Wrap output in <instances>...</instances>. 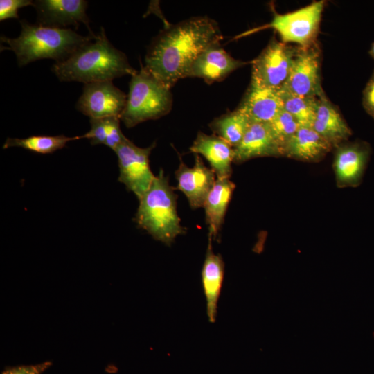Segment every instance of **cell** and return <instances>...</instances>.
<instances>
[{
	"label": "cell",
	"instance_id": "30bf717a",
	"mask_svg": "<svg viewBox=\"0 0 374 374\" xmlns=\"http://www.w3.org/2000/svg\"><path fill=\"white\" fill-rule=\"evenodd\" d=\"M127 95L117 88L112 80L84 84L76 109L90 119L121 117Z\"/></svg>",
	"mask_w": 374,
	"mask_h": 374
},
{
	"label": "cell",
	"instance_id": "4316f807",
	"mask_svg": "<svg viewBox=\"0 0 374 374\" xmlns=\"http://www.w3.org/2000/svg\"><path fill=\"white\" fill-rule=\"evenodd\" d=\"M30 0H1L0 1V21L10 18L18 19V10L24 7L33 6Z\"/></svg>",
	"mask_w": 374,
	"mask_h": 374
},
{
	"label": "cell",
	"instance_id": "52a82bcc",
	"mask_svg": "<svg viewBox=\"0 0 374 374\" xmlns=\"http://www.w3.org/2000/svg\"><path fill=\"white\" fill-rule=\"evenodd\" d=\"M154 146L155 143L147 148H141L126 138L114 150L118 157V181L139 200L150 188L155 178L149 160Z\"/></svg>",
	"mask_w": 374,
	"mask_h": 374
},
{
	"label": "cell",
	"instance_id": "d4e9b609",
	"mask_svg": "<svg viewBox=\"0 0 374 374\" xmlns=\"http://www.w3.org/2000/svg\"><path fill=\"white\" fill-rule=\"evenodd\" d=\"M283 109L291 114L301 127H312L318 104V97H302L280 89Z\"/></svg>",
	"mask_w": 374,
	"mask_h": 374
},
{
	"label": "cell",
	"instance_id": "ffe728a7",
	"mask_svg": "<svg viewBox=\"0 0 374 374\" xmlns=\"http://www.w3.org/2000/svg\"><path fill=\"white\" fill-rule=\"evenodd\" d=\"M235 187L229 179L217 178L204 202L203 207L208 226V234L213 240L221 230Z\"/></svg>",
	"mask_w": 374,
	"mask_h": 374
},
{
	"label": "cell",
	"instance_id": "3957f363",
	"mask_svg": "<svg viewBox=\"0 0 374 374\" xmlns=\"http://www.w3.org/2000/svg\"><path fill=\"white\" fill-rule=\"evenodd\" d=\"M21 30L15 38L1 37V42L16 55L19 66L42 59L62 62L96 35L83 36L69 28H59L20 21Z\"/></svg>",
	"mask_w": 374,
	"mask_h": 374
},
{
	"label": "cell",
	"instance_id": "8fae6325",
	"mask_svg": "<svg viewBox=\"0 0 374 374\" xmlns=\"http://www.w3.org/2000/svg\"><path fill=\"white\" fill-rule=\"evenodd\" d=\"M88 3L84 0H37L33 6L37 12L38 24L53 28H67L68 26L84 24L91 35L90 20L86 10Z\"/></svg>",
	"mask_w": 374,
	"mask_h": 374
},
{
	"label": "cell",
	"instance_id": "8992f818",
	"mask_svg": "<svg viewBox=\"0 0 374 374\" xmlns=\"http://www.w3.org/2000/svg\"><path fill=\"white\" fill-rule=\"evenodd\" d=\"M325 1L311 4L285 14H275L271 21L257 30L272 28L278 33L283 43H295L307 47L315 42L319 31Z\"/></svg>",
	"mask_w": 374,
	"mask_h": 374
},
{
	"label": "cell",
	"instance_id": "5b68a950",
	"mask_svg": "<svg viewBox=\"0 0 374 374\" xmlns=\"http://www.w3.org/2000/svg\"><path fill=\"white\" fill-rule=\"evenodd\" d=\"M172 106L170 88L141 66L131 76L126 104L120 119L130 128L166 115Z\"/></svg>",
	"mask_w": 374,
	"mask_h": 374
},
{
	"label": "cell",
	"instance_id": "9c48e42d",
	"mask_svg": "<svg viewBox=\"0 0 374 374\" xmlns=\"http://www.w3.org/2000/svg\"><path fill=\"white\" fill-rule=\"evenodd\" d=\"M280 89L302 97H319L323 93L320 80V51L315 43L296 50L290 75Z\"/></svg>",
	"mask_w": 374,
	"mask_h": 374
},
{
	"label": "cell",
	"instance_id": "ba28073f",
	"mask_svg": "<svg viewBox=\"0 0 374 374\" xmlns=\"http://www.w3.org/2000/svg\"><path fill=\"white\" fill-rule=\"evenodd\" d=\"M296 50L283 42L271 40L252 64L251 80L280 89L290 75Z\"/></svg>",
	"mask_w": 374,
	"mask_h": 374
},
{
	"label": "cell",
	"instance_id": "7a4b0ae2",
	"mask_svg": "<svg viewBox=\"0 0 374 374\" xmlns=\"http://www.w3.org/2000/svg\"><path fill=\"white\" fill-rule=\"evenodd\" d=\"M51 70L60 81L84 84L132 76L137 71L130 65L125 54L110 43L103 28L94 39L66 60L55 62Z\"/></svg>",
	"mask_w": 374,
	"mask_h": 374
},
{
	"label": "cell",
	"instance_id": "603a6c76",
	"mask_svg": "<svg viewBox=\"0 0 374 374\" xmlns=\"http://www.w3.org/2000/svg\"><path fill=\"white\" fill-rule=\"evenodd\" d=\"M120 121L116 116L90 119L91 129L80 138L89 139L91 145L103 144L114 151L126 139Z\"/></svg>",
	"mask_w": 374,
	"mask_h": 374
},
{
	"label": "cell",
	"instance_id": "cb8c5ba5",
	"mask_svg": "<svg viewBox=\"0 0 374 374\" xmlns=\"http://www.w3.org/2000/svg\"><path fill=\"white\" fill-rule=\"evenodd\" d=\"M80 139V136L69 137L65 135H34L26 138H8L3 148H21L39 154H51L63 148L67 143Z\"/></svg>",
	"mask_w": 374,
	"mask_h": 374
},
{
	"label": "cell",
	"instance_id": "83f0119b",
	"mask_svg": "<svg viewBox=\"0 0 374 374\" xmlns=\"http://www.w3.org/2000/svg\"><path fill=\"white\" fill-rule=\"evenodd\" d=\"M52 365L50 361L30 365H20L6 368L1 374H42Z\"/></svg>",
	"mask_w": 374,
	"mask_h": 374
},
{
	"label": "cell",
	"instance_id": "f1b7e54d",
	"mask_svg": "<svg viewBox=\"0 0 374 374\" xmlns=\"http://www.w3.org/2000/svg\"><path fill=\"white\" fill-rule=\"evenodd\" d=\"M363 106L374 119V71L363 92Z\"/></svg>",
	"mask_w": 374,
	"mask_h": 374
},
{
	"label": "cell",
	"instance_id": "9a60e30c",
	"mask_svg": "<svg viewBox=\"0 0 374 374\" xmlns=\"http://www.w3.org/2000/svg\"><path fill=\"white\" fill-rule=\"evenodd\" d=\"M238 109L251 123L271 122L283 109L280 89L260 85L252 80Z\"/></svg>",
	"mask_w": 374,
	"mask_h": 374
},
{
	"label": "cell",
	"instance_id": "484cf974",
	"mask_svg": "<svg viewBox=\"0 0 374 374\" xmlns=\"http://www.w3.org/2000/svg\"><path fill=\"white\" fill-rule=\"evenodd\" d=\"M268 123L275 137L282 145L283 151L286 142L301 127L297 120L283 109L271 122Z\"/></svg>",
	"mask_w": 374,
	"mask_h": 374
},
{
	"label": "cell",
	"instance_id": "2e32d148",
	"mask_svg": "<svg viewBox=\"0 0 374 374\" xmlns=\"http://www.w3.org/2000/svg\"><path fill=\"white\" fill-rule=\"evenodd\" d=\"M190 150L202 155L210 163L217 179H229L232 173L233 148L215 134L199 132Z\"/></svg>",
	"mask_w": 374,
	"mask_h": 374
},
{
	"label": "cell",
	"instance_id": "277c9868",
	"mask_svg": "<svg viewBox=\"0 0 374 374\" xmlns=\"http://www.w3.org/2000/svg\"><path fill=\"white\" fill-rule=\"evenodd\" d=\"M135 221L154 240L170 246L185 233L177 210V195L163 170L139 200Z\"/></svg>",
	"mask_w": 374,
	"mask_h": 374
},
{
	"label": "cell",
	"instance_id": "7c38bea8",
	"mask_svg": "<svg viewBox=\"0 0 374 374\" xmlns=\"http://www.w3.org/2000/svg\"><path fill=\"white\" fill-rule=\"evenodd\" d=\"M175 177L177 180V189L186 195L193 209L203 207L217 179L215 172L204 163L198 154L195 156V164L192 168L187 166L180 159Z\"/></svg>",
	"mask_w": 374,
	"mask_h": 374
},
{
	"label": "cell",
	"instance_id": "7402d4cb",
	"mask_svg": "<svg viewBox=\"0 0 374 374\" xmlns=\"http://www.w3.org/2000/svg\"><path fill=\"white\" fill-rule=\"evenodd\" d=\"M251 123L247 116L237 108L214 118L208 127L213 134L234 148L241 141Z\"/></svg>",
	"mask_w": 374,
	"mask_h": 374
},
{
	"label": "cell",
	"instance_id": "e0dca14e",
	"mask_svg": "<svg viewBox=\"0 0 374 374\" xmlns=\"http://www.w3.org/2000/svg\"><path fill=\"white\" fill-rule=\"evenodd\" d=\"M212 236L208 234V244L202 270L204 292L206 299L208 321L215 323L217 306L224 274V262L220 254L212 250Z\"/></svg>",
	"mask_w": 374,
	"mask_h": 374
},
{
	"label": "cell",
	"instance_id": "ac0fdd59",
	"mask_svg": "<svg viewBox=\"0 0 374 374\" xmlns=\"http://www.w3.org/2000/svg\"><path fill=\"white\" fill-rule=\"evenodd\" d=\"M312 128L332 146L338 145L351 135V130L324 93L318 97Z\"/></svg>",
	"mask_w": 374,
	"mask_h": 374
},
{
	"label": "cell",
	"instance_id": "6da1fadb",
	"mask_svg": "<svg viewBox=\"0 0 374 374\" xmlns=\"http://www.w3.org/2000/svg\"><path fill=\"white\" fill-rule=\"evenodd\" d=\"M222 39L217 23L198 16L171 24L148 46L145 69L168 87L187 78L195 60L208 47Z\"/></svg>",
	"mask_w": 374,
	"mask_h": 374
},
{
	"label": "cell",
	"instance_id": "f546056e",
	"mask_svg": "<svg viewBox=\"0 0 374 374\" xmlns=\"http://www.w3.org/2000/svg\"><path fill=\"white\" fill-rule=\"evenodd\" d=\"M370 53V55H371V57L374 59V42L373 43L371 47V50L369 51Z\"/></svg>",
	"mask_w": 374,
	"mask_h": 374
},
{
	"label": "cell",
	"instance_id": "4fadbf2b",
	"mask_svg": "<svg viewBox=\"0 0 374 374\" xmlns=\"http://www.w3.org/2000/svg\"><path fill=\"white\" fill-rule=\"evenodd\" d=\"M246 62L230 55L220 42L212 44L204 50L190 66L187 78H199L207 84L220 82Z\"/></svg>",
	"mask_w": 374,
	"mask_h": 374
},
{
	"label": "cell",
	"instance_id": "44dd1931",
	"mask_svg": "<svg viewBox=\"0 0 374 374\" xmlns=\"http://www.w3.org/2000/svg\"><path fill=\"white\" fill-rule=\"evenodd\" d=\"M368 158V150L359 143L344 145L336 152L334 168L338 182L353 185L361 179Z\"/></svg>",
	"mask_w": 374,
	"mask_h": 374
},
{
	"label": "cell",
	"instance_id": "5bb4252c",
	"mask_svg": "<svg viewBox=\"0 0 374 374\" xmlns=\"http://www.w3.org/2000/svg\"><path fill=\"white\" fill-rule=\"evenodd\" d=\"M233 151V163H237L257 157L284 155L282 145L265 123H252Z\"/></svg>",
	"mask_w": 374,
	"mask_h": 374
},
{
	"label": "cell",
	"instance_id": "d6986e66",
	"mask_svg": "<svg viewBox=\"0 0 374 374\" xmlns=\"http://www.w3.org/2000/svg\"><path fill=\"white\" fill-rule=\"evenodd\" d=\"M332 145L312 127H300L286 142L284 156L303 161L320 159Z\"/></svg>",
	"mask_w": 374,
	"mask_h": 374
}]
</instances>
